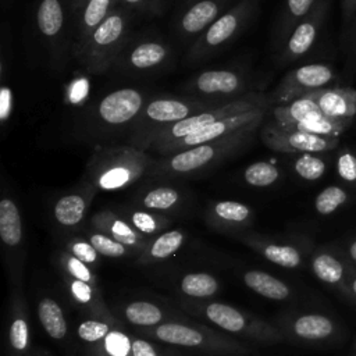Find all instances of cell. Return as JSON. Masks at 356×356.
I'll return each mask as SVG.
<instances>
[{"label":"cell","mask_w":356,"mask_h":356,"mask_svg":"<svg viewBox=\"0 0 356 356\" xmlns=\"http://www.w3.org/2000/svg\"><path fill=\"white\" fill-rule=\"evenodd\" d=\"M170 60L171 47L165 42L157 39L128 40L113 68L124 74L153 72L164 68Z\"/></svg>","instance_id":"obj_12"},{"label":"cell","mask_w":356,"mask_h":356,"mask_svg":"<svg viewBox=\"0 0 356 356\" xmlns=\"http://www.w3.org/2000/svg\"><path fill=\"white\" fill-rule=\"evenodd\" d=\"M207 317L217 325L228 331H241L245 325L242 314L231 306L221 303H211L207 307Z\"/></svg>","instance_id":"obj_31"},{"label":"cell","mask_w":356,"mask_h":356,"mask_svg":"<svg viewBox=\"0 0 356 356\" xmlns=\"http://www.w3.org/2000/svg\"><path fill=\"white\" fill-rule=\"evenodd\" d=\"M10 339H11V345L15 349H24L26 346L28 342V325L24 320L18 318L13 323L11 330H10Z\"/></svg>","instance_id":"obj_44"},{"label":"cell","mask_w":356,"mask_h":356,"mask_svg":"<svg viewBox=\"0 0 356 356\" xmlns=\"http://www.w3.org/2000/svg\"><path fill=\"white\" fill-rule=\"evenodd\" d=\"M342 4V32L343 40L346 42L349 36L356 29V0H341Z\"/></svg>","instance_id":"obj_40"},{"label":"cell","mask_w":356,"mask_h":356,"mask_svg":"<svg viewBox=\"0 0 356 356\" xmlns=\"http://www.w3.org/2000/svg\"><path fill=\"white\" fill-rule=\"evenodd\" d=\"M36 26L50 51L51 63L56 68L61 67L67 53L71 51V39L67 36L65 11L61 0H39Z\"/></svg>","instance_id":"obj_11"},{"label":"cell","mask_w":356,"mask_h":356,"mask_svg":"<svg viewBox=\"0 0 356 356\" xmlns=\"http://www.w3.org/2000/svg\"><path fill=\"white\" fill-rule=\"evenodd\" d=\"M259 0H239L234 7L222 13L193 43L184 61L195 65L220 53L227 44L235 40L253 18Z\"/></svg>","instance_id":"obj_7"},{"label":"cell","mask_w":356,"mask_h":356,"mask_svg":"<svg viewBox=\"0 0 356 356\" xmlns=\"http://www.w3.org/2000/svg\"><path fill=\"white\" fill-rule=\"evenodd\" d=\"M132 352H134V356H156V352L152 348V345L140 339L132 343Z\"/></svg>","instance_id":"obj_49"},{"label":"cell","mask_w":356,"mask_h":356,"mask_svg":"<svg viewBox=\"0 0 356 356\" xmlns=\"http://www.w3.org/2000/svg\"><path fill=\"white\" fill-rule=\"evenodd\" d=\"M13 110V92L7 85L1 86L0 90V120L3 124L8 120Z\"/></svg>","instance_id":"obj_45"},{"label":"cell","mask_w":356,"mask_h":356,"mask_svg":"<svg viewBox=\"0 0 356 356\" xmlns=\"http://www.w3.org/2000/svg\"><path fill=\"white\" fill-rule=\"evenodd\" d=\"M108 331V327L99 321H85L78 328V335L85 341H97L104 337Z\"/></svg>","instance_id":"obj_42"},{"label":"cell","mask_w":356,"mask_h":356,"mask_svg":"<svg viewBox=\"0 0 356 356\" xmlns=\"http://www.w3.org/2000/svg\"><path fill=\"white\" fill-rule=\"evenodd\" d=\"M320 111L332 120L353 121L356 115V90L353 88H324L307 93Z\"/></svg>","instance_id":"obj_16"},{"label":"cell","mask_w":356,"mask_h":356,"mask_svg":"<svg viewBox=\"0 0 356 356\" xmlns=\"http://www.w3.org/2000/svg\"><path fill=\"white\" fill-rule=\"evenodd\" d=\"M182 239H184V235L179 231H177V229L167 231L154 241V243L152 245L150 253L154 257L164 259V257L170 256L171 253H174L181 246Z\"/></svg>","instance_id":"obj_36"},{"label":"cell","mask_w":356,"mask_h":356,"mask_svg":"<svg viewBox=\"0 0 356 356\" xmlns=\"http://www.w3.org/2000/svg\"><path fill=\"white\" fill-rule=\"evenodd\" d=\"M264 256L275 264L293 268L300 264V253L289 245H267Z\"/></svg>","instance_id":"obj_35"},{"label":"cell","mask_w":356,"mask_h":356,"mask_svg":"<svg viewBox=\"0 0 356 356\" xmlns=\"http://www.w3.org/2000/svg\"><path fill=\"white\" fill-rule=\"evenodd\" d=\"M346 43H348V47H349V61H350L352 65L356 67V29L349 36Z\"/></svg>","instance_id":"obj_50"},{"label":"cell","mask_w":356,"mask_h":356,"mask_svg":"<svg viewBox=\"0 0 356 356\" xmlns=\"http://www.w3.org/2000/svg\"><path fill=\"white\" fill-rule=\"evenodd\" d=\"M263 121L253 122L225 138L182 149L177 153L156 157L149 177L154 179H171L196 177L209 172L227 159L245 152L256 138V131Z\"/></svg>","instance_id":"obj_1"},{"label":"cell","mask_w":356,"mask_h":356,"mask_svg":"<svg viewBox=\"0 0 356 356\" xmlns=\"http://www.w3.org/2000/svg\"><path fill=\"white\" fill-rule=\"evenodd\" d=\"M127 318L139 325H150L161 320V312L159 307L149 302H134L125 310Z\"/></svg>","instance_id":"obj_34"},{"label":"cell","mask_w":356,"mask_h":356,"mask_svg":"<svg viewBox=\"0 0 356 356\" xmlns=\"http://www.w3.org/2000/svg\"><path fill=\"white\" fill-rule=\"evenodd\" d=\"M349 291L350 293L356 298V274L352 277V280L349 281Z\"/></svg>","instance_id":"obj_54"},{"label":"cell","mask_w":356,"mask_h":356,"mask_svg":"<svg viewBox=\"0 0 356 356\" xmlns=\"http://www.w3.org/2000/svg\"><path fill=\"white\" fill-rule=\"evenodd\" d=\"M72 252L75 257H78L81 261L92 263L96 260V249L86 243V242H76L72 245Z\"/></svg>","instance_id":"obj_46"},{"label":"cell","mask_w":356,"mask_h":356,"mask_svg":"<svg viewBox=\"0 0 356 356\" xmlns=\"http://www.w3.org/2000/svg\"><path fill=\"white\" fill-rule=\"evenodd\" d=\"M253 86L254 83L243 71L217 68L195 75L185 83L184 89L189 93L188 96L214 104H224L259 92Z\"/></svg>","instance_id":"obj_8"},{"label":"cell","mask_w":356,"mask_h":356,"mask_svg":"<svg viewBox=\"0 0 356 356\" xmlns=\"http://www.w3.org/2000/svg\"><path fill=\"white\" fill-rule=\"evenodd\" d=\"M281 177V171L270 161H256L249 164L243 171V179L250 186L264 188L275 184Z\"/></svg>","instance_id":"obj_27"},{"label":"cell","mask_w":356,"mask_h":356,"mask_svg":"<svg viewBox=\"0 0 356 356\" xmlns=\"http://www.w3.org/2000/svg\"><path fill=\"white\" fill-rule=\"evenodd\" d=\"M96 192L93 186L82 182L79 189L61 196L53 209L56 220L63 225H76L83 218L90 197Z\"/></svg>","instance_id":"obj_18"},{"label":"cell","mask_w":356,"mask_h":356,"mask_svg":"<svg viewBox=\"0 0 356 356\" xmlns=\"http://www.w3.org/2000/svg\"><path fill=\"white\" fill-rule=\"evenodd\" d=\"M349 199V193L339 185H330L324 188L314 200V207L318 214L328 216L342 207Z\"/></svg>","instance_id":"obj_29"},{"label":"cell","mask_w":356,"mask_h":356,"mask_svg":"<svg viewBox=\"0 0 356 356\" xmlns=\"http://www.w3.org/2000/svg\"><path fill=\"white\" fill-rule=\"evenodd\" d=\"M147 0H120L121 6L125 7L127 10L128 8H138V7H145V3Z\"/></svg>","instance_id":"obj_52"},{"label":"cell","mask_w":356,"mask_h":356,"mask_svg":"<svg viewBox=\"0 0 356 356\" xmlns=\"http://www.w3.org/2000/svg\"><path fill=\"white\" fill-rule=\"evenodd\" d=\"M348 256L350 260H353L356 263V241H352L348 245Z\"/></svg>","instance_id":"obj_53"},{"label":"cell","mask_w":356,"mask_h":356,"mask_svg":"<svg viewBox=\"0 0 356 356\" xmlns=\"http://www.w3.org/2000/svg\"><path fill=\"white\" fill-rule=\"evenodd\" d=\"M65 1H67V6H68L70 11L72 14H78L81 11V8L83 7L86 0H65Z\"/></svg>","instance_id":"obj_51"},{"label":"cell","mask_w":356,"mask_h":356,"mask_svg":"<svg viewBox=\"0 0 356 356\" xmlns=\"http://www.w3.org/2000/svg\"><path fill=\"white\" fill-rule=\"evenodd\" d=\"M338 177L349 184L356 185V154L349 149H342L335 161Z\"/></svg>","instance_id":"obj_37"},{"label":"cell","mask_w":356,"mask_h":356,"mask_svg":"<svg viewBox=\"0 0 356 356\" xmlns=\"http://www.w3.org/2000/svg\"><path fill=\"white\" fill-rule=\"evenodd\" d=\"M295 172L306 181H317L327 171V163L316 153H300L293 160Z\"/></svg>","instance_id":"obj_30"},{"label":"cell","mask_w":356,"mask_h":356,"mask_svg":"<svg viewBox=\"0 0 356 356\" xmlns=\"http://www.w3.org/2000/svg\"><path fill=\"white\" fill-rule=\"evenodd\" d=\"M227 0H197L178 19V33L184 39H197L221 14Z\"/></svg>","instance_id":"obj_15"},{"label":"cell","mask_w":356,"mask_h":356,"mask_svg":"<svg viewBox=\"0 0 356 356\" xmlns=\"http://www.w3.org/2000/svg\"><path fill=\"white\" fill-rule=\"evenodd\" d=\"M355 356H356V349H355Z\"/></svg>","instance_id":"obj_55"},{"label":"cell","mask_w":356,"mask_h":356,"mask_svg":"<svg viewBox=\"0 0 356 356\" xmlns=\"http://www.w3.org/2000/svg\"><path fill=\"white\" fill-rule=\"evenodd\" d=\"M72 292L74 295L78 298V300L81 302H89L90 298H92V292H90V288L89 285L85 284V281H81V280H76L75 282H72Z\"/></svg>","instance_id":"obj_48"},{"label":"cell","mask_w":356,"mask_h":356,"mask_svg":"<svg viewBox=\"0 0 356 356\" xmlns=\"http://www.w3.org/2000/svg\"><path fill=\"white\" fill-rule=\"evenodd\" d=\"M295 334L309 341H320L331 337L335 332V324L331 318L323 314L300 316L293 324Z\"/></svg>","instance_id":"obj_23"},{"label":"cell","mask_w":356,"mask_h":356,"mask_svg":"<svg viewBox=\"0 0 356 356\" xmlns=\"http://www.w3.org/2000/svg\"><path fill=\"white\" fill-rule=\"evenodd\" d=\"M270 110H271V120L281 127H293L323 114L318 106L307 95L299 99H295L288 104L277 106Z\"/></svg>","instance_id":"obj_20"},{"label":"cell","mask_w":356,"mask_h":356,"mask_svg":"<svg viewBox=\"0 0 356 356\" xmlns=\"http://www.w3.org/2000/svg\"><path fill=\"white\" fill-rule=\"evenodd\" d=\"M156 334L160 339H163L165 342L185 345V346H195L203 341V337L200 335V332H197L189 327L175 324V323L160 325L157 328Z\"/></svg>","instance_id":"obj_28"},{"label":"cell","mask_w":356,"mask_h":356,"mask_svg":"<svg viewBox=\"0 0 356 356\" xmlns=\"http://www.w3.org/2000/svg\"><path fill=\"white\" fill-rule=\"evenodd\" d=\"M104 222H107L110 232L113 235V238L122 243V245H135L138 241V235L136 232L124 221L115 217H104L102 218Z\"/></svg>","instance_id":"obj_38"},{"label":"cell","mask_w":356,"mask_h":356,"mask_svg":"<svg viewBox=\"0 0 356 356\" xmlns=\"http://www.w3.org/2000/svg\"><path fill=\"white\" fill-rule=\"evenodd\" d=\"M270 111V108H259V110H252V111H248V113H242V114H236V115H231V117H227V118H222L217 122H214L213 125L196 132V134H192L175 143H172L171 146H168L161 156H167V154H172V153H177L182 149H186V147H192V146H196V145H202V143H206V142H211V140H216V139H221V138H225L253 122H257V121H264V118L267 117V113Z\"/></svg>","instance_id":"obj_14"},{"label":"cell","mask_w":356,"mask_h":356,"mask_svg":"<svg viewBox=\"0 0 356 356\" xmlns=\"http://www.w3.org/2000/svg\"><path fill=\"white\" fill-rule=\"evenodd\" d=\"M211 213L225 222H245L250 216L249 207L235 200H221L214 203Z\"/></svg>","instance_id":"obj_32"},{"label":"cell","mask_w":356,"mask_h":356,"mask_svg":"<svg viewBox=\"0 0 356 356\" xmlns=\"http://www.w3.org/2000/svg\"><path fill=\"white\" fill-rule=\"evenodd\" d=\"M0 236L8 246H15L22 238V222L19 210L11 197L0 200Z\"/></svg>","instance_id":"obj_22"},{"label":"cell","mask_w":356,"mask_h":356,"mask_svg":"<svg viewBox=\"0 0 356 356\" xmlns=\"http://www.w3.org/2000/svg\"><path fill=\"white\" fill-rule=\"evenodd\" d=\"M39 320L51 338H63L67 332V324L60 306L51 299H43L38 307Z\"/></svg>","instance_id":"obj_25"},{"label":"cell","mask_w":356,"mask_h":356,"mask_svg":"<svg viewBox=\"0 0 356 356\" xmlns=\"http://www.w3.org/2000/svg\"><path fill=\"white\" fill-rule=\"evenodd\" d=\"M147 99L145 92L135 88H121L107 93L83 115L81 135L97 142L120 136L127 139Z\"/></svg>","instance_id":"obj_3"},{"label":"cell","mask_w":356,"mask_h":356,"mask_svg":"<svg viewBox=\"0 0 356 356\" xmlns=\"http://www.w3.org/2000/svg\"><path fill=\"white\" fill-rule=\"evenodd\" d=\"M334 76L335 72L328 64L313 63L293 68L288 71L281 78L275 89L267 95L270 108L288 104L307 93L328 88Z\"/></svg>","instance_id":"obj_9"},{"label":"cell","mask_w":356,"mask_h":356,"mask_svg":"<svg viewBox=\"0 0 356 356\" xmlns=\"http://www.w3.org/2000/svg\"><path fill=\"white\" fill-rule=\"evenodd\" d=\"M68 268H70L71 274L75 275L78 280L85 281V282L89 281L90 273H89V270L83 266V263L78 257H71L68 260Z\"/></svg>","instance_id":"obj_47"},{"label":"cell","mask_w":356,"mask_h":356,"mask_svg":"<svg viewBox=\"0 0 356 356\" xmlns=\"http://www.w3.org/2000/svg\"><path fill=\"white\" fill-rule=\"evenodd\" d=\"M260 139L271 150L281 153H323L334 150L339 138L320 136L299 129L281 127L273 120L260 127Z\"/></svg>","instance_id":"obj_10"},{"label":"cell","mask_w":356,"mask_h":356,"mask_svg":"<svg viewBox=\"0 0 356 356\" xmlns=\"http://www.w3.org/2000/svg\"><path fill=\"white\" fill-rule=\"evenodd\" d=\"M313 271L316 277L327 284H339L343 281L345 266L343 263L331 253H318L313 259Z\"/></svg>","instance_id":"obj_26"},{"label":"cell","mask_w":356,"mask_h":356,"mask_svg":"<svg viewBox=\"0 0 356 356\" xmlns=\"http://www.w3.org/2000/svg\"><path fill=\"white\" fill-rule=\"evenodd\" d=\"M259 108H270L268 96L263 92H253V93L243 96L238 100L228 102V103L218 104L211 108L203 110V111L196 113L191 117H186L181 121H177V122L168 125L167 128H164L163 131H160L153 138L152 143L149 145L147 152L161 156L163 152L172 143H175L192 134H196L222 118L248 113L252 110H259Z\"/></svg>","instance_id":"obj_6"},{"label":"cell","mask_w":356,"mask_h":356,"mask_svg":"<svg viewBox=\"0 0 356 356\" xmlns=\"http://www.w3.org/2000/svg\"><path fill=\"white\" fill-rule=\"evenodd\" d=\"M245 282L249 288L270 299L281 300L289 295L288 286L267 273L249 271L245 274Z\"/></svg>","instance_id":"obj_24"},{"label":"cell","mask_w":356,"mask_h":356,"mask_svg":"<svg viewBox=\"0 0 356 356\" xmlns=\"http://www.w3.org/2000/svg\"><path fill=\"white\" fill-rule=\"evenodd\" d=\"M154 157L135 146L97 145L86 161L82 182L96 191H117L149 177Z\"/></svg>","instance_id":"obj_2"},{"label":"cell","mask_w":356,"mask_h":356,"mask_svg":"<svg viewBox=\"0 0 356 356\" xmlns=\"http://www.w3.org/2000/svg\"><path fill=\"white\" fill-rule=\"evenodd\" d=\"M90 245L100 253H103L106 256H111V257L122 256L125 253V248L122 243L113 241L111 238H108L103 234H93L90 236Z\"/></svg>","instance_id":"obj_39"},{"label":"cell","mask_w":356,"mask_h":356,"mask_svg":"<svg viewBox=\"0 0 356 356\" xmlns=\"http://www.w3.org/2000/svg\"><path fill=\"white\" fill-rule=\"evenodd\" d=\"M214 106L218 104L192 96H156L147 99L124 143L147 152L149 145L160 131Z\"/></svg>","instance_id":"obj_4"},{"label":"cell","mask_w":356,"mask_h":356,"mask_svg":"<svg viewBox=\"0 0 356 356\" xmlns=\"http://www.w3.org/2000/svg\"><path fill=\"white\" fill-rule=\"evenodd\" d=\"M131 222L134 227H136L139 231L145 234H152L157 229V220L147 211L135 210L131 214Z\"/></svg>","instance_id":"obj_43"},{"label":"cell","mask_w":356,"mask_h":356,"mask_svg":"<svg viewBox=\"0 0 356 356\" xmlns=\"http://www.w3.org/2000/svg\"><path fill=\"white\" fill-rule=\"evenodd\" d=\"M104 345H106L107 352L111 356H125L131 349V343H129L128 338L121 332L107 334Z\"/></svg>","instance_id":"obj_41"},{"label":"cell","mask_w":356,"mask_h":356,"mask_svg":"<svg viewBox=\"0 0 356 356\" xmlns=\"http://www.w3.org/2000/svg\"><path fill=\"white\" fill-rule=\"evenodd\" d=\"M317 0H285L274 29V46L280 51L296 25L312 11Z\"/></svg>","instance_id":"obj_19"},{"label":"cell","mask_w":356,"mask_h":356,"mask_svg":"<svg viewBox=\"0 0 356 356\" xmlns=\"http://www.w3.org/2000/svg\"><path fill=\"white\" fill-rule=\"evenodd\" d=\"M120 0H86L83 7L81 8L79 19L76 22V28L74 32L71 53L74 54L92 35V32L102 25L106 18L118 7Z\"/></svg>","instance_id":"obj_17"},{"label":"cell","mask_w":356,"mask_h":356,"mask_svg":"<svg viewBox=\"0 0 356 356\" xmlns=\"http://www.w3.org/2000/svg\"><path fill=\"white\" fill-rule=\"evenodd\" d=\"M139 200L149 210H170L179 203L181 192L172 185L154 182L142 188Z\"/></svg>","instance_id":"obj_21"},{"label":"cell","mask_w":356,"mask_h":356,"mask_svg":"<svg viewBox=\"0 0 356 356\" xmlns=\"http://www.w3.org/2000/svg\"><path fill=\"white\" fill-rule=\"evenodd\" d=\"M182 291L191 296H209L216 292L217 282L209 274H188L182 280Z\"/></svg>","instance_id":"obj_33"},{"label":"cell","mask_w":356,"mask_h":356,"mask_svg":"<svg viewBox=\"0 0 356 356\" xmlns=\"http://www.w3.org/2000/svg\"><path fill=\"white\" fill-rule=\"evenodd\" d=\"M330 3L331 0H317L312 11L296 25L285 44L278 51L277 63L286 65L312 49L327 18Z\"/></svg>","instance_id":"obj_13"},{"label":"cell","mask_w":356,"mask_h":356,"mask_svg":"<svg viewBox=\"0 0 356 356\" xmlns=\"http://www.w3.org/2000/svg\"><path fill=\"white\" fill-rule=\"evenodd\" d=\"M129 13L118 6L99 25L88 40L74 53V57L89 74H104L115 64L121 50L128 42Z\"/></svg>","instance_id":"obj_5"}]
</instances>
